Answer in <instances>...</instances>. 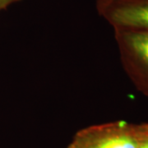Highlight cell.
Wrapping results in <instances>:
<instances>
[{
  "label": "cell",
  "instance_id": "cell-3",
  "mask_svg": "<svg viewBox=\"0 0 148 148\" xmlns=\"http://www.w3.org/2000/svg\"><path fill=\"white\" fill-rule=\"evenodd\" d=\"M130 47L143 62L148 65V31L141 30L130 33L127 36Z\"/></svg>",
  "mask_w": 148,
  "mask_h": 148
},
{
  "label": "cell",
  "instance_id": "cell-2",
  "mask_svg": "<svg viewBox=\"0 0 148 148\" xmlns=\"http://www.w3.org/2000/svg\"><path fill=\"white\" fill-rule=\"evenodd\" d=\"M111 19L119 26L148 31V0H129L113 9Z\"/></svg>",
  "mask_w": 148,
  "mask_h": 148
},
{
  "label": "cell",
  "instance_id": "cell-1",
  "mask_svg": "<svg viewBox=\"0 0 148 148\" xmlns=\"http://www.w3.org/2000/svg\"><path fill=\"white\" fill-rule=\"evenodd\" d=\"M141 128L124 123L89 127L78 132L69 148H138Z\"/></svg>",
  "mask_w": 148,
  "mask_h": 148
},
{
  "label": "cell",
  "instance_id": "cell-4",
  "mask_svg": "<svg viewBox=\"0 0 148 148\" xmlns=\"http://www.w3.org/2000/svg\"><path fill=\"white\" fill-rule=\"evenodd\" d=\"M141 138L138 148H148V123L141 125Z\"/></svg>",
  "mask_w": 148,
  "mask_h": 148
},
{
  "label": "cell",
  "instance_id": "cell-5",
  "mask_svg": "<svg viewBox=\"0 0 148 148\" xmlns=\"http://www.w3.org/2000/svg\"><path fill=\"white\" fill-rule=\"evenodd\" d=\"M5 1L6 0H0V6L3 5V3H4Z\"/></svg>",
  "mask_w": 148,
  "mask_h": 148
}]
</instances>
